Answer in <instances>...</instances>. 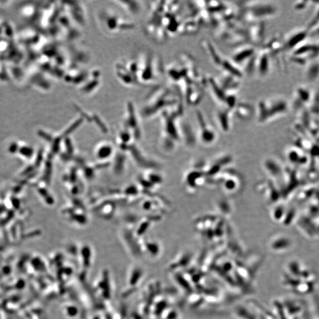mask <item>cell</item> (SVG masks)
<instances>
[{"instance_id": "1", "label": "cell", "mask_w": 319, "mask_h": 319, "mask_svg": "<svg viewBox=\"0 0 319 319\" xmlns=\"http://www.w3.org/2000/svg\"><path fill=\"white\" fill-rule=\"evenodd\" d=\"M288 108L285 100L280 97H271L261 100L258 103L257 114L259 121H265L269 118L285 112Z\"/></svg>"}, {"instance_id": "2", "label": "cell", "mask_w": 319, "mask_h": 319, "mask_svg": "<svg viewBox=\"0 0 319 319\" xmlns=\"http://www.w3.org/2000/svg\"><path fill=\"white\" fill-rule=\"evenodd\" d=\"M253 54V50L250 47H242L236 51L233 55V61L237 63L242 62L245 59H248L249 56Z\"/></svg>"}]
</instances>
